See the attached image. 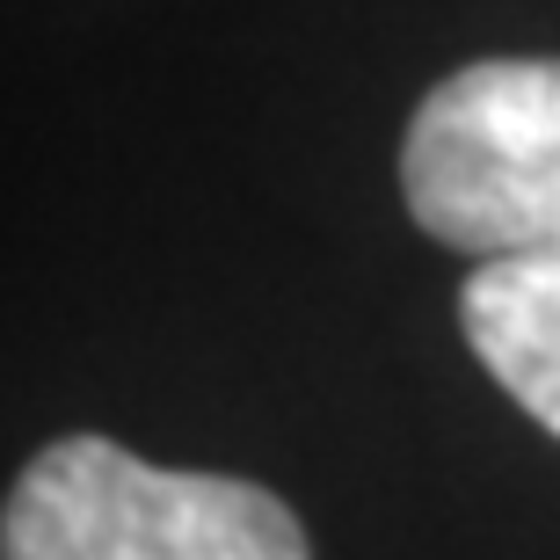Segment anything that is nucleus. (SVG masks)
<instances>
[{
	"instance_id": "f257e3e1",
	"label": "nucleus",
	"mask_w": 560,
	"mask_h": 560,
	"mask_svg": "<svg viewBox=\"0 0 560 560\" xmlns=\"http://www.w3.org/2000/svg\"><path fill=\"white\" fill-rule=\"evenodd\" d=\"M0 560H313L284 502L233 474L145 466L109 436H59L22 466Z\"/></svg>"
},
{
	"instance_id": "f03ea898",
	"label": "nucleus",
	"mask_w": 560,
	"mask_h": 560,
	"mask_svg": "<svg viewBox=\"0 0 560 560\" xmlns=\"http://www.w3.org/2000/svg\"><path fill=\"white\" fill-rule=\"evenodd\" d=\"M400 189L416 226L474 262L560 248V59H480L422 95Z\"/></svg>"
},
{
	"instance_id": "7ed1b4c3",
	"label": "nucleus",
	"mask_w": 560,
	"mask_h": 560,
	"mask_svg": "<svg viewBox=\"0 0 560 560\" xmlns=\"http://www.w3.org/2000/svg\"><path fill=\"white\" fill-rule=\"evenodd\" d=\"M458 320L502 394L560 436V248L480 262L458 291Z\"/></svg>"
}]
</instances>
